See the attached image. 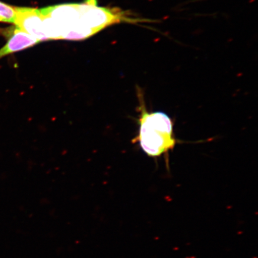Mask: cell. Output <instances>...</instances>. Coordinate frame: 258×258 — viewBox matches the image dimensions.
Returning <instances> with one entry per match:
<instances>
[{"instance_id":"obj_1","label":"cell","mask_w":258,"mask_h":258,"mask_svg":"<svg viewBox=\"0 0 258 258\" xmlns=\"http://www.w3.org/2000/svg\"><path fill=\"white\" fill-rule=\"evenodd\" d=\"M139 131L134 143L150 157H158L173 150L177 143L174 137L172 118L163 112L148 111L143 90L137 89Z\"/></svg>"},{"instance_id":"obj_7","label":"cell","mask_w":258,"mask_h":258,"mask_svg":"<svg viewBox=\"0 0 258 258\" xmlns=\"http://www.w3.org/2000/svg\"><path fill=\"white\" fill-rule=\"evenodd\" d=\"M16 15V7L0 2V22L15 24Z\"/></svg>"},{"instance_id":"obj_5","label":"cell","mask_w":258,"mask_h":258,"mask_svg":"<svg viewBox=\"0 0 258 258\" xmlns=\"http://www.w3.org/2000/svg\"><path fill=\"white\" fill-rule=\"evenodd\" d=\"M40 42L31 35L16 28L7 43L0 49V59L8 54L32 47Z\"/></svg>"},{"instance_id":"obj_2","label":"cell","mask_w":258,"mask_h":258,"mask_svg":"<svg viewBox=\"0 0 258 258\" xmlns=\"http://www.w3.org/2000/svg\"><path fill=\"white\" fill-rule=\"evenodd\" d=\"M80 22L97 32L107 26L120 22L122 16L119 13L106 8L98 7L96 0H86L78 4Z\"/></svg>"},{"instance_id":"obj_3","label":"cell","mask_w":258,"mask_h":258,"mask_svg":"<svg viewBox=\"0 0 258 258\" xmlns=\"http://www.w3.org/2000/svg\"><path fill=\"white\" fill-rule=\"evenodd\" d=\"M15 24L16 28L40 41L47 40L44 35L43 16L38 9L16 8Z\"/></svg>"},{"instance_id":"obj_4","label":"cell","mask_w":258,"mask_h":258,"mask_svg":"<svg viewBox=\"0 0 258 258\" xmlns=\"http://www.w3.org/2000/svg\"><path fill=\"white\" fill-rule=\"evenodd\" d=\"M39 11L41 15L49 16L59 24L63 28V34L68 29L78 23L80 21L78 4L50 6Z\"/></svg>"},{"instance_id":"obj_6","label":"cell","mask_w":258,"mask_h":258,"mask_svg":"<svg viewBox=\"0 0 258 258\" xmlns=\"http://www.w3.org/2000/svg\"><path fill=\"white\" fill-rule=\"evenodd\" d=\"M96 31L87 27L80 21L78 23L68 29L64 32L61 39L70 40H79L88 38L96 33Z\"/></svg>"}]
</instances>
